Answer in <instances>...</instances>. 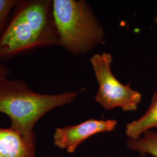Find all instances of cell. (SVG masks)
Returning a JSON list of instances; mask_svg holds the SVG:
<instances>
[{
  "label": "cell",
  "instance_id": "4",
  "mask_svg": "<svg viewBox=\"0 0 157 157\" xmlns=\"http://www.w3.org/2000/svg\"><path fill=\"white\" fill-rule=\"evenodd\" d=\"M112 60V56L105 52L95 54L90 59L98 83L95 101L107 109L120 107L124 111H136L142 95L133 90L130 83L124 85L114 76L111 70Z\"/></svg>",
  "mask_w": 157,
  "mask_h": 157
},
{
  "label": "cell",
  "instance_id": "2",
  "mask_svg": "<svg viewBox=\"0 0 157 157\" xmlns=\"http://www.w3.org/2000/svg\"><path fill=\"white\" fill-rule=\"evenodd\" d=\"M11 20L0 36V57L38 47L59 45L52 1H17Z\"/></svg>",
  "mask_w": 157,
  "mask_h": 157
},
{
  "label": "cell",
  "instance_id": "12",
  "mask_svg": "<svg viewBox=\"0 0 157 157\" xmlns=\"http://www.w3.org/2000/svg\"><path fill=\"white\" fill-rule=\"evenodd\" d=\"M0 157H1V156H0Z\"/></svg>",
  "mask_w": 157,
  "mask_h": 157
},
{
  "label": "cell",
  "instance_id": "10",
  "mask_svg": "<svg viewBox=\"0 0 157 157\" xmlns=\"http://www.w3.org/2000/svg\"><path fill=\"white\" fill-rule=\"evenodd\" d=\"M10 74L9 70L0 63V81L7 78Z\"/></svg>",
  "mask_w": 157,
  "mask_h": 157
},
{
  "label": "cell",
  "instance_id": "9",
  "mask_svg": "<svg viewBox=\"0 0 157 157\" xmlns=\"http://www.w3.org/2000/svg\"><path fill=\"white\" fill-rule=\"evenodd\" d=\"M15 0H0V36L4 29V25L10 12L15 8Z\"/></svg>",
  "mask_w": 157,
  "mask_h": 157
},
{
  "label": "cell",
  "instance_id": "6",
  "mask_svg": "<svg viewBox=\"0 0 157 157\" xmlns=\"http://www.w3.org/2000/svg\"><path fill=\"white\" fill-rule=\"evenodd\" d=\"M36 149L29 146L22 136L15 130L0 128V156L36 157Z\"/></svg>",
  "mask_w": 157,
  "mask_h": 157
},
{
  "label": "cell",
  "instance_id": "7",
  "mask_svg": "<svg viewBox=\"0 0 157 157\" xmlns=\"http://www.w3.org/2000/svg\"><path fill=\"white\" fill-rule=\"evenodd\" d=\"M157 128V92L154 91L151 102L146 113L139 119L126 126L129 139H137L147 131Z\"/></svg>",
  "mask_w": 157,
  "mask_h": 157
},
{
  "label": "cell",
  "instance_id": "5",
  "mask_svg": "<svg viewBox=\"0 0 157 157\" xmlns=\"http://www.w3.org/2000/svg\"><path fill=\"white\" fill-rule=\"evenodd\" d=\"M117 124L115 119L95 120L90 119L81 124L56 128L54 135V144L73 153L83 141L93 135L110 132Z\"/></svg>",
  "mask_w": 157,
  "mask_h": 157
},
{
  "label": "cell",
  "instance_id": "8",
  "mask_svg": "<svg viewBox=\"0 0 157 157\" xmlns=\"http://www.w3.org/2000/svg\"><path fill=\"white\" fill-rule=\"evenodd\" d=\"M126 144L132 150L139 152L141 157L150 155L157 157V132L148 130L137 139H128Z\"/></svg>",
  "mask_w": 157,
  "mask_h": 157
},
{
  "label": "cell",
  "instance_id": "3",
  "mask_svg": "<svg viewBox=\"0 0 157 157\" xmlns=\"http://www.w3.org/2000/svg\"><path fill=\"white\" fill-rule=\"evenodd\" d=\"M52 13L59 45L72 54H86L104 39L102 26L84 1H52Z\"/></svg>",
  "mask_w": 157,
  "mask_h": 157
},
{
  "label": "cell",
  "instance_id": "11",
  "mask_svg": "<svg viewBox=\"0 0 157 157\" xmlns=\"http://www.w3.org/2000/svg\"><path fill=\"white\" fill-rule=\"evenodd\" d=\"M155 22L157 23V17H155Z\"/></svg>",
  "mask_w": 157,
  "mask_h": 157
},
{
  "label": "cell",
  "instance_id": "1",
  "mask_svg": "<svg viewBox=\"0 0 157 157\" xmlns=\"http://www.w3.org/2000/svg\"><path fill=\"white\" fill-rule=\"evenodd\" d=\"M78 93L39 94L30 89L22 80L7 78L0 81V113L10 118V128L21 135L29 146L36 149L35 124L47 112L72 102Z\"/></svg>",
  "mask_w": 157,
  "mask_h": 157
}]
</instances>
